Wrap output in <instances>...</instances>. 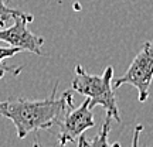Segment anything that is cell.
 <instances>
[{"mask_svg": "<svg viewBox=\"0 0 153 147\" xmlns=\"http://www.w3.org/2000/svg\"><path fill=\"white\" fill-rule=\"evenodd\" d=\"M57 88L58 85L55 83L51 96L41 100L19 98L0 102V116L13 122L19 139H24L33 131L50 129L60 122L67 110L72 108L71 91H65L60 98H57Z\"/></svg>", "mask_w": 153, "mask_h": 147, "instance_id": "obj_1", "label": "cell"}, {"mask_svg": "<svg viewBox=\"0 0 153 147\" xmlns=\"http://www.w3.org/2000/svg\"><path fill=\"white\" fill-rule=\"evenodd\" d=\"M112 79H114V66H108L102 75L97 76L88 74L84 66L76 65L75 78L72 79V89L89 99L91 108H95L97 105L102 106L106 116L120 123L122 119L116 105Z\"/></svg>", "mask_w": 153, "mask_h": 147, "instance_id": "obj_2", "label": "cell"}, {"mask_svg": "<svg viewBox=\"0 0 153 147\" xmlns=\"http://www.w3.org/2000/svg\"><path fill=\"white\" fill-rule=\"evenodd\" d=\"M153 81V40L143 44L126 72L114 82V89L123 83H129L139 92V102H146Z\"/></svg>", "mask_w": 153, "mask_h": 147, "instance_id": "obj_3", "label": "cell"}, {"mask_svg": "<svg viewBox=\"0 0 153 147\" xmlns=\"http://www.w3.org/2000/svg\"><path fill=\"white\" fill-rule=\"evenodd\" d=\"M57 125L60 126L57 140L61 147L71 142H75L85 130L94 127L95 120H94L92 108L89 106V99L87 98L78 108H70Z\"/></svg>", "mask_w": 153, "mask_h": 147, "instance_id": "obj_4", "label": "cell"}, {"mask_svg": "<svg viewBox=\"0 0 153 147\" xmlns=\"http://www.w3.org/2000/svg\"><path fill=\"white\" fill-rule=\"evenodd\" d=\"M33 20L34 17L28 16L26 13H23L22 16H17L13 26L0 28V41L10 44L11 47H17L23 51H30L33 54L41 55L44 38L36 35L27 28V24Z\"/></svg>", "mask_w": 153, "mask_h": 147, "instance_id": "obj_5", "label": "cell"}, {"mask_svg": "<svg viewBox=\"0 0 153 147\" xmlns=\"http://www.w3.org/2000/svg\"><path fill=\"white\" fill-rule=\"evenodd\" d=\"M111 119L109 116H105V120L102 123V127L99 130L98 136H95L92 140H88L85 136L78 137V147H120V143H112L111 144L108 137L111 131Z\"/></svg>", "mask_w": 153, "mask_h": 147, "instance_id": "obj_6", "label": "cell"}, {"mask_svg": "<svg viewBox=\"0 0 153 147\" xmlns=\"http://www.w3.org/2000/svg\"><path fill=\"white\" fill-rule=\"evenodd\" d=\"M23 11L16 10V9H11L6 4L3 0H0V26L4 27V24L9 20H14L17 16H22Z\"/></svg>", "mask_w": 153, "mask_h": 147, "instance_id": "obj_7", "label": "cell"}, {"mask_svg": "<svg viewBox=\"0 0 153 147\" xmlns=\"http://www.w3.org/2000/svg\"><path fill=\"white\" fill-rule=\"evenodd\" d=\"M23 52V49L17 48V47H0V65H1V61L6 58H11L14 55Z\"/></svg>", "mask_w": 153, "mask_h": 147, "instance_id": "obj_8", "label": "cell"}, {"mask_svg": "<svg viewBox=\"0 0 153 147\" xmlns=\"http://www.w3.org/2000/svg\"><path fill=\"white\" fill-rule=\"evenodd\" d=\"M22 66H10V65H0V79L4 76L6 72H10L13 75H19L22 72Z\"/></svg>", "mask_w": 153, "mask_h": 147, "instance_id": "obj_9", "label": "cell"}, {"mask_svg": "<svg viewBox=\"0 0 153 147\" xmlns=\"http://www.w3.org/2000/svg\"><path fill=\"white\" fill-rule=\"evenodd\" d=\"M142 131H143V126L142 125H136V126H135V130H133V137H132V147H140L139 139H140Z\"/></svg>", "mask_w": 153, "mask_h": 147, "instance_id": "obj_10", "label": "cell"}, {"mask_svg": "<svg viewBox=\"0 0 153 147\" xmlns=\"http://www.w3.org/2000/svg\"><path fill=\"white\" fill-rule=\"evenodd\" d=\"M31 147H44V146H41V144H40V143H38L37 140H36V142L33 143V146H31Z\"/></svg>", "mask_w": 153, "mask_h": 147, "instance_id": "obj_11", "label": "cell"}]
</instances>
